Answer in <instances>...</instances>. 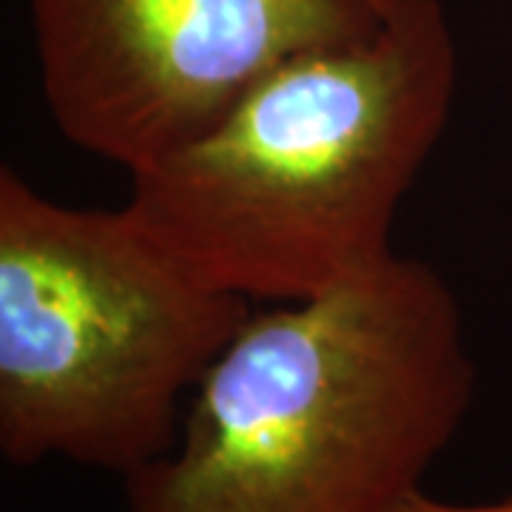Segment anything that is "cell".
<instances>
[{
    "label": "cell",
    "instance_id": "5b68a950",
    "mask_svg": "<svg viewBox=\"0 0 512 512\" xmlns=\"http://www.w3.org/2000/svg\"><path fill=\"white\" fill-rule=\"evenodd\" d=\"M396 512H512V495L495 501H447L427 490L413 493Z\"/></svg>",
    "mask_w": 512,
    "mask_h": 512
},
{
    "label": "cell",
    "instance_id": "6da1fadb",
    "mask_svg": "<svg viewBox=\"0 0 512 512\" xmlns=\"http://www.w3.org/2000/svg\"><path fill=\"white\" fill-rule=\"evenodd\" d=\"M476 365L447 279L393 254L239 328L123 512H396L456 439Z\"/></svg>",
    "mask_w": 512,
    "mask_h": 512
},
{
    "label": "cell",
    "instance_id": "3957f363",
    "mask_svg": "<svg viewBox=\"0 0 512 512\" xmlns=\"http://www.w3.org/2000/svg\"><path fill=\"white\" fill-rule=\"evenodd\" d=\"M254 302L194 276L123 208L0 168V456L126 478L180 439Z\"/></svg>",
    "mask_w": 512,
    "mask_h": 512
},
{
    "label": "cell",
    "instance_id": "7a4b0ae2",
    "mask_svg": "<svg viewBox=\"0 0 512 512\" xmlns=\"http://www.w3.org/2000/svg\"><path fill=\"white\" fill-rule=\"evenodd\" d=\"M441 0H387L365 35L279 63L191 146L131 174L126 211L202 282L299 302L396 254L404 194L456 97Z\"/></svg>",
    "mask_w": 512,
    "mask_h": 512
},
{
    "label": "cell",
    "instance_id": "277c9868",
    "mask_svg": "<svg viewBox=\"0 0 512 512\" xmlns=\"http://www.w3.org/2000/svg\"><path fill=\"white\" fill-rule=\"evenodd\" d=\"M387 0H29L40 89L80 151L140 174L279 63L365 35Z\"/></svg>",
    "mask_w": 512,
    "mask_h": 512
}]
</instances>
